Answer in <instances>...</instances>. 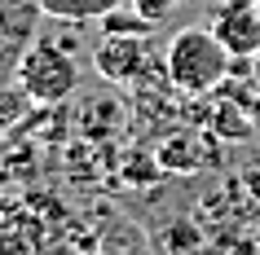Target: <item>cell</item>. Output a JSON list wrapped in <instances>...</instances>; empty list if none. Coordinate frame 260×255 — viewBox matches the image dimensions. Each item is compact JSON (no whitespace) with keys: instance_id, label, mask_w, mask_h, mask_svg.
Wrapping results in <instances>:
<instances>
[{"instance_id":"6da1fadb","label":"cell","mask_w":260,"mask_h":255,"mask_svg":"<svg viewBox=\"0 0 260 255\" xmlns=\"http://www.w3.org/2000/svg\"><path fill=\"white\" fill-rule=\"evenodd\" d=\"M230 49L220 44V35L212 27H181L164 49V70H168V84L177 93H190V97H203L212 88L225 84L230 75Z\"/></svg>"},{"instance_id":"7a4b0ae2","label":"cell","mask_w":260,"mask_h":255,"mask_svg":"<svg viewBox=\"0 0 260 255\" xmlns=\"http://www.w3.org/2000/svg\"><path fill=\"white\" fill-rule=\"evenodd\" d=\"M18 88L36 106H62L80 88V66L75 57L53 40H31L18 53Z\"/></svg>"},{"instance_id":"3957f363","label":"cell","mask_w":260,"mask_h":255,"mask_svg":"<svg viewBox=\"0 0 260 255\" xmlns=\"http://www.w3.org/2000/svg\"><path fill=\"white\" fill-rule=\"evenodd\" d=\"M93 66L110 84H133L150 66V40L146 35H106L93 49Z\"/></svg>"},{"instance_id":"277c9868","label":"cell","mask_w":260,"mask_h":255,"mask_svg":"<svg viewBox=\"0 0 260 255\" xmlns=\"http://www.w3.org/2000/svg\"><path fill=\"white\" fill-rule=\"evenodd\" d=\"M220 44L230 49L234 57H247V53H260V9L247 5V0H234L216 14V27Z\"/></svg>"},{"instance_id":"5b68a950","label":"cell","mask_w":260,"mask_h":255,"mask_svg":"<svg viewBox=\"0 0 260 255\" xmlns=\"http://www.w3.org/2000/svg\"><path fill=\"white\" fill-rule=\"evenodd\" d=\"M0 255H44V225L27 211H5V220H0Z\"/></svg>"},{"instance_id":"8992f818","label":"cell","mask_w":260,"mask_h":255,"mask_svg":"<svg viewBox=\"0 0 260 255\" xmlns=\"http://www.w3.org/2000/svg\"><path fill=\"white\" fill-rule=\"evenodd\" d=\"M123 5L128 0H40L44 18H57V22H102Z\"/></svg>"},{"instance_id":"52a82bcc","label":"cell","mask_w":260,"mask_h":255,"mask_svg":"<svg viewBox=\"0 0 260 255\" xmlns=\"http://www.w3.org/2000/svg\"><path fill=\"white\" fill-rule=\"evenodd\" d=\"M102 27H106V35H146L150 22H146L133 5H123V9H115V14L102 18Z\"/></svg>"},{"instance_id":"ba28073f","label":"cell","mask_w":260,"mask_h":255,"mask_svg":"<svg viewBox=\"0 0 260 255\" xmlns=\"http://www.w3.org/2000/svg\"><path fill=\"white\" fill-rule=\"evenodd\" d=\"M128 5H133V9L150 22V27H154V22H164V18L177 9V0H128Z\"/></svg>"}]
</instances>
